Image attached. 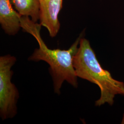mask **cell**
Here are the masks:
<instances>
[{"label":"cell","mask_w":124,"mask_h":124,"mask_svg":"<svg viewBox=\"0 0 124 124\" xmlns=\"http://www.w3.org/2000/svg\"><path fill=\"white\" fill-rule=\"evenodd\" d=\"M21 24L23 31L33 36L39 45V47L35 49L28 60L36 62L44 61L49 64V73L53 80L54 93L60 94V89L64 81L74 87H77L78 77L74 67V58L84 33L80 34L67 50L50 49L40 36L42 26L40 23L33 21L29 17L22 16Z\"/></svg>","instance_id":"cell-1"},{"label":"cell","mask_w":124,"mask_h":124,"mask_svg":"<svg viewBox=\"0 0 124 124\" xmlns=\"http://www.w3.org/2000/svg\"><path fill=\"white\" fill-rule=\"evenodd\" d=\"M74 67L77 77L97 85L101 91L97 106L107 103L112 105L116 95L124 96V83L114 79L109 71L103 69L88 40L82 37L74 58Z\"/></svg>","instance_id":"cell-2"},{"label":"cell","mask_w":124,"mask_h":124,"mask_svg":"<svg viewBox=\"0 0 124 124\" xmlns=\"http://www.w3.org/2000/svg\"><path fill=\"white\" fill-rule=\"evenodd\" d=\"M17 61L10 54L0 57V117L2 120L14 118L17 114L19 92L11 81L12 68Z\"/></svg>","instance_id":"cell-3"},{"label":"cell","mask_w":124,"mask_h":124,"mask_svg":"<svg viewBox=\"0 0 124 124\" xmlns=\"http://www.w3.org/2000/svg\"><path fill=\"white\" fill-rule=\"evenodd\" d=\"M40 23L47 29L49 36L53 38L60 29L58 16L62 8L63 0H39Z\"/></svg>","instance_id":"cell-4"},{"label":"cell","mask_w":124,"mask_h":124,"mask_svg":"<svg viewBox=\"0 0 124 124\" xmlns=\"http://www.w3.org/2000/svg\"><path fill=\"white\" fill-rule=\"evenodd\" d=\"M11 0H0V24L9 36L16 35L21 28V16L13 7Z\"/></svg>","instance_id":"cell-5"},{"label":"cell","mask_w":124,"mask_h":124,"mask_svg":"<svg viewBox=\"0 0 124 124\" xmlns=\"http://www.w3.org/2000/svg\"><path fill=\"white\" fill-rule=\"evenodd\" d=\"M14 8L21 16L29 17L37 22L40 19L39 0H11Z\"/></svg>","instance_id":"cell-6"}]
</instances>
